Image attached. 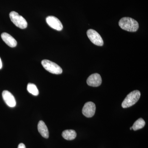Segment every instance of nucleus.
I'll list each match as a JSON object with an SVG mask.
<instances>
[{
    "mask_svg": "<svg viewBox=\"0 0 148 148\" xmlns=\"http://www.w3.org/2000/svg\"><path fill=\"white\" fill-rule=\"evenodd\" d=\"M141 93L138 90H135L129 93L122 103L121 106L123 108H129L139 101Z\"/></svg>",
    "mask_w": 148,
    "mask_h": 148,
    "instance_id": "nucleus-2",
    "label": "nucleus"
},
{
    "mask_svg": "<svg viewBox=\"0 0 148 148\" xmlns=\"http://www.w3.org/2000/svg\"><path fill=\"white\" fill-rule=\"evenodd\" d=\"M47 24L52 29L60 31L63 29V26L61 21L55 16H49L46 18Z\"/></svg>",
    "mask_w": 148,
    "mask_h": 148,
    "instance_id": "nucleus-7",
    "label": "nucleus"
},
{
    "mask_svg": "<svg viewBox=\"0 0 148 148\" xmlns=\"http://www.w3.org/2000/svg\"><path fill=\"white\" fill-rule=\"evenodd\" d=\"M62 137L65 140H73L77 136V133L73 130H66L62 132Z\"/></svg>",
    "mask_w": 148,
    "mask_h": 148,
    "instance_id": "nucleus-12",
    "label": "nucleus"
},
{
    "mask_svg": "<svg viewBox=\"0 0 148 148\" xmlns=\"http://www.w3.org/2000/svg\"><path fill=\"white\" fill-rule=\"evenodd\" d=\"M1 36L3 41L10 47H15L17 45V42L15 39L8 33H2Z\"/></svg>",
    "mask_w": 148,
    "mask_h": 148,
    "instance_id": "nucleus-10",
    "label": "nucleus"
},
{
    "mask_svg": "<svg viewBox=\"0 0 148 148\" xmlns=\"http://www.w3.org/2000/svg\"><path fill=\"white\" fill-rule=\"evenodd\" d=\"M2 96L4 101L9 107L14 108L16 106V101L14 96L8 90H4Z\"/></svg>",
    "mask_w": 148,
    "mask_h": 148,
    "instance_id": "nucleus-9",
    "label": "nucleus"
},
{
    "mask_svg": "<svg viewBox=\"0 0 148 148\" xmlns=\"http://www.w3.org/2000/svg\"><path fill=\"white\" fill-rule=\"evenodd\" d=\"M102 78L98 73L92 74L88 78L86 83L88 86L92 87H98L102 83Z\"/></svg>",
    "mask_w": 148,
    "mask_h": 148,
    "instance_id": "nucleus-8",
    "label": "nucleus"
},
{
    "mask_svg": "<svg viewBox=\"0 0 148 148\" xmlns=\"http://www.w3.org/2000/svg\"><path fill=\"white\" fill-rule=\"evenodd\" d=\"M87 35L90 41L95 45L102 46L104 44V42L101 35L95 30L92 29L88 30Z\"/></svg>",
    "mask_w": 148,
    "mask_h": 148,
    "instance_id": "nucleus-5",
    "label": "nucleus"
},
{
    "mask_svg": "<svg viewBox=\"0 0 148 148\" xmlns=\"http://www.w3.org/2000/svg\"><path fill=\"white\" fill-rule=\"evenodd\" d=\"M2 68V63L1 60V58H0V69H1Z\"/></svg>",
    "mask_w": 148,
    "mask_h": 148,
    "instance_id": "nucleus-16",
    "label": "nucleus"
},
{
    "mask_svg": "<svg viewBox=\"0 0 148 148\" xmlns=\"http://www.w3.org/2000/svg\"><path fill=\"white\" fill-rule=\"evenodd\" d=\"M41 64L44 68L51 73L59 75L63 72L60 66L49 60L45 59L42 61Z\"/></svg>",
    "mask_w": 148,
    "mask_h": 148,
    "instance_id": "nucleus-3",
    "label": "nucleus"
},
{
    "mask_svg": "<svg viewBox=\"0 0 148 148\" xmlns=\"http://www.w3.org/2000/svg\"><path fill=\"white\" fill-rule=\"evenodd\" d=\"M96 106L95 103L92 102H87L83 108V114L87 118L92 117L95 114Z\"/></svg>",
    "mask_w": 148,
    "mask_h": 148,
    "instance_id": "nucleus-6",
    "label": "nucleus"
},
{
    "mask_svg": "<svg viewBox=\"0 0 148 148\" xmlns=\"http://www.w3.org/2000/svg\"><path fill=\"white\" fill-rule=\"evenodd\" d=\"M38 129L40 135L43 138L47 139L49 137V132L44 122L40 121L38 123Z\"/></svg>",
    "mask_w": 148,
    "mask_h": 148,
    "instance_id": "nucleus-11",
    "label": "nucleus"
},
{
    "mask_svg": "<svg viewBox=\"0 0 148 148\" xmlns=\"http://www.w3.org/2000/svg\"><path fill=\"white\" fill-rule=\"evenodd\" d=\"M130 130H132V127H130Z\"/></svg>",
    "mask_w": 148,
    "mask_h": 148,
    "instance_id": "nucleus-17",
    "label": "nucleus"
},
{
    "mask_svg": "<svg viewBox=\"0 0 148 148\" xmlns=\"http://www.w3.org/2000/svg\"><path fill=\"white\" fill-rule=\"evenodd\" d=\"M10 17L11 21L16 26L21 29H26L27 22L23 16L19 15L16 12L12 11L10 13Z\"/></svg>",
    "mask_w": 148,
    "mask_h": 148,
    "instance_id": "nucleus-4",
    "label": "nucleus"
},
{
    "mask_svg": "<svg viewBox=\"0 0 148 148\" xmlns=\"http://www.w3.org/2000/svg\"><path fill=\"white\" fill-rule=\"evenodd\" d=\"M145 125V122L142 118H139L132 125V129L136 131L143 128Z\"/></svg>",
    "mask_w": 148,
    "mask_h": 148,
    "instance_id": "nucleus-13",
    "label": "nucleus"
},
{
    "mask_svg": "<svg viewBox=\"0 0 148 148\" xmlns=\"http://www.w3.org/2000/svg\"><path fill=\"white\" fill-rule=\"evenodd\" d=\"M18 148H26V146L23 143H20L18 145Z\"/></svg>",
    "mask_w": 148,
    "mask_h": 148,
    "instance_id": "nucleus-15",
    "label": "nucleus"
},
{
    "mask_svg": "<svg viewBox=\"0 0 148 148\" xmlns=\"http://www.w3.org/2000/svg\"><path fill=\"white\" fill-rule=\"evenodd\" d=\"M27 89L28 91L32 95L36 96L39 94V90L36 85L34 84H28Z\"/></svg>",
    "mask_w": 148,
    "mask_h": 148,
    "instance_id": "nucleus-14",
    "label": "nucleus"
},
{
    "mask_svg": "<svg viewBox=\"0 0 148 148\" xmlns=\"http://www.w3.org/2000/svg\"><path fill=\"white\" fill-rule=\"evenodd\" d=\"M119 24L122 29L127 32H136L139 29L138 21L130 17H125L121 18Z\"/></svg>",
    "mask_w": 148,
    "mask_h": 148,
    "instance_id": "nucleus-1",
    "label": "nucleus"
}]
</instances>
